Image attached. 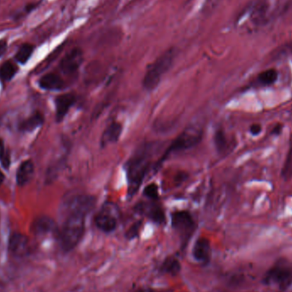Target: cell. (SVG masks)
Masks as SVG:
<instances>
[{"instance_id": "24", "label": "cell", "mask_w": 292, "mask_h": 292, "mask_svg": "<svg viewBox=\"0 0 292 292\" xmlns=\"http://www.w3.org/2000/svg\"><path fill=\"white\" fill-rule=\"evenodd\" d=\"M281 175L284 180H289L292 177V140L282 168Z\"/></svg>"}, {"instance_id": "5", "label": "cell", "mask_w": 292, "mask_h": 292, "mask_svg": "<svg viewBox=\"0 0 292 292\" xmlns=\"http://www.w3.org/2000/svg\"><path fill=\"white\" fill-rule=\"evenodd\" d=\"M264 282L268 285L286 289L292 284V265L286 260H279L266 273Z\"/></svg>"}, {"instance_id": "12", "label": "cell", "mask_w": 292, "mask_h": 292, "mask_svg": "<svg viewBox=\"0 0 292 292\" xmlns=\"http://www.w3.org/2000/svg\"><path fill=\"white\" fill-rule=\"evenodd\" d=\"M192 255L197 262L202 264L208 263L211 257V246L208 239L204 237L197 238L194 244Z\"/></svg>"}, {"instance_id": "30", "label": "cell", "mask_w": 292, "mask_h": 292, "mask_svg": "<svg viewBox=\"0 0 292 292\" xmlns=\"http://www.w3.org/2000/svg\"><path fill=\"white\" fill-rule=\"evenodd\" d=\"M4 154H5V145H4L3 141L0 140V161L3 157Z\"/></svg>"}, {"instance_id": "19", "label": "cell", "mask_w": 292, "mask_h": 292, "mask_svg": "<svg viewBox=\"0 0 292 292\" xmlns=\"http://www.w3.org/2000/svg\"><path fill=\"white\" fill-rule=\"evenodd\" d=\"M43 122H44L43 115L41 113L36 112L20 124V130L23 132H32L38 127H40Z\"/></svg>"}, {"instance_id": "6", "label": "cell", "mask_w": 292, "mask_h": 292, "mask_svg": "<svg viewBox=\"0 0 292 292\" xmlns=\"http://www.w3.org/2000/svg\"><path fill=\"white\" fill-rule=\"evenodd\" d=\"M171 224L174 230L180 236L183 246H186L196 228L193 216L188 211H175L171 216Z\"/></svg>"}, {"instance_id": "29", "label": "cell", "mask_w": 292, "mask_h": 292, "mask_svg": "<svg viewBox=\"0 0 292 292\" xmlns=\"http://www.w3.org/2000/svg\"><path fill=\"white\" fill-rule=\"evenodd\" d=\"M7 50V41L6 39L0 40V58L5 54Z\"/></svg>"}, {"instance_id": "17", "label": "cell", "mask_w": 292, "mask_h": 292, "mask_svg": "<svg viewBox=\"0 0 292 292\" xmlns=\"http://www.w3.org/2000/svg\"><path fill=\"white\" fill-rule=\"evenodd\" d=\"M34 166L33 161L27 160L20 165L17 172V182L19 186L27 185L33 176Z\"/></svg>"}, {"instance_id": "22", "label": "cell", "mask_w": 292, "mask_h": 292, "mask_svg": "<svg viewBox=\"0 0 292 292\" xmlns=\"http://www.w3.org/2000/svg\"><path fill=\"white\" fill-rule=\"evenodd\" d=\"M17 72V67L11 62H6L0 67V79L9 81L13 78Z\"/></svg>"}, {"instance_id": "28", "label": "cell", "mask_w": 292, "mask_h": 292, "mask_svg": "<svg viewBox=\"0 0 292 292\" xmlns=\"http://www.w3.org/2000/svg\"><path fill=\"white\" fill-rule=\"evenodd\" d=\"M249 131L252 135H258L262 132V126L260 124H254L251 127Z\"/></svg>"}, {"instance_id": "2", "label": "cell", "mask_w": 292, "mask_h": 292, "mask_svg": "<svg viewBox=\"0 0 292 292\" xmlns=\"http://www.w3.org/2000/svg\"><path fill=\"white\" fill-rule=\"evenodd\" d=\"M68 217L61 230L60 245L63 252L74 249L81 241L85 233L86 217L89 212L80 208L67 207Z\"/></svg>"}, {"instance_id": "18", "label": "cell", "mask_w": 292, "mask_h": 292, "mask_svg": "<svg viewBox=\"0 0 292 292\" xmlns=\"http://www.w3.org/2000/svg\"><path fill=\"white\" fill-rule=\"evenodd\" d=\"M214 143L216 150L221 155H226L229 151L230 144L227 134L222 129L216 130L214 135Z\"/></svg>"}, {"instance_id": "25", "label": "cell", "mask_w": 292, "mask_h": 292, "mask_svg": "<svg viewBox=\"0 0 292 292\" xmlns=\"http://www.w3.org/2000/svg\"><path fill=\"white\" fill-rule=\"evenodd\" d=\"M144 195H145V197H148L149 199L151 200V201L158 199V186H156V184H149L144 190Z\"/></svg>"}, {"instance_id": "26", "label": "cell", "mask_w": 292, "mask_h": 292, "mask_svg": "<svg viewBox=\"0 0 292 292\" xmlns=\"http://www.w3.org/2000/svg\"><path fill=\"white\" fill-rule=\"evenodd\" d=\"M140 227H141V224H140V222L133 225L129 228V231L127 232V238H129V239H134V238L138 237V235L140 233Z\"/></svg>"}, {"instance_id": "15", "label": "cell", "mask_w": 292, "mask_h": 292, "mask_svg": "<svg viewBox=\"0 0 292 292\" xmlns=\"http://www.w3.org/2000/svg\"><path fill=\"white\" fill-rule=\"evenodd\" d=\"M139 210L156 224L162 225L166 221V216L163 210L159 205L145 204L140 206Z\"/></svg>"}, {"instance_id": "31", "label": "cell", "mask_w": 292, "mask_h": 292, "mask_svg": "<svg viewBox=\"0 0 292 292\" xmlns=\"http://www.w3.org/2000/svg\"><path fill=\"white\" fill-rule=\"evenodd\" d=\"M291 5L292 0H286V3L284 4V6H283L284 7H283V8H284V10H285V9L288 8V7H289Z\"/></svg>"}, {"instance_id": "16", "label": "cell", "mask_w": 292, "mask_h": 292, "mask_svg": "<svg viewBox=\"0 0 292 292\" xmlns=\"http://www.w3.org/2000/svg\"><path fill=\"white\" fill-rule=\"evenodd\" d=\"M39 87L47 91H59L64 88V82L59 75L56 74H45L39 79Z\"/></svg>"}, {"instance_id": "23", "label": "cell", "mask_w": 292, "mask_h": 292, "mask_svg": "<svg viewBox=\"0 0 292 292\" xmlns=\"http://www.w3.org/2000/svg\"><path fill=\"white\" fill-rule=\"evenodd\" d=\"M33 52V46L31 44H23L21 46L17 55H16V59L17 62L22 64L27 63L28 59L30 58L32 56V53Z\"/></svg>"}, {"instance_id": "11", "label": "cell", "mask_w": 292, "mask_h": 292, "mask_svg": "<svg viewBox=\"0 0 292 292\" xmlns=\"http://www.w3.org/2000/svg\"><path fill=\"white\" fill-rule=\"evenodd\" d=\"M75 102L76 97L73 93H64L56 98V118L58 121H62L64 119L69 109L74 106Z\"/></svg>"}, {"instance_id": "13", "label": "cell", "mask_w": 292, "mask_h": 292, "mask_svg": "<svg viewBox=\"0 0 292 292\" xmlns=\"http://www.w3.org/2000/svg\"><path fill=\"white\" fill-rule=\"evenodd\" d=\"M122 124L118 121H112L107 126L104 133L102 134L100 140L101 147L104 148L109 145H112L120 140L122 134Z\"/></svg>"}, {"instance_id": "14", "label": "cell", "mask_w": 292, "mask_h": 292, "mask_svg": "<svg viewBox=\"0 0 292 292\" xmlns=\"http://www.w3.org/2000/svg\"><path fill=\"white\" fill-rule=\"evenodd\" d=\"M32 230L34 234L43 236L54 233L57 230V225L55 221L48 216H39L33 221Z\"/></svg>"}, {"instance_id": "32", "label": "cell", "mask_w": 292, "mask_h": 292, "mask_svg": "<svg viewBox=\"0 0 292 292\" xmlns=\"http://www.w3.org/2000/svg\"><path fill=\"white\" fill-rule=\"evenodd\" d=\"M4 178H5V176H4L3 174H2V173L0 172V184L2 183V182H3Z\"/></svg>"}, {"instance_id": "10", "label": "cell", "mask_w": 292, "mask_h": 292, "mask_svg": "<svg viewBox=\"0 0 292 292\" xmlns=\"http://www.w3.org/2000/svg\"><path fill=\"white\" fill-rule=\"evenodd\" d=\"M29 240L25 235L15 232L9 239V252L13 257H23L29 252Z\"/></svg>"}, {"instance_id": "20", "label": "cell", "mask_w": 292, "mask_h": 292, "mask_svg": "<svg viewBox=\"0 0 292 292\" xmlns=\"http://www.w3.org/2000/svg\"><path fill=\"white\" fill-rule=\"evenodd\" d=\"M181 270V265L179 260L175 257H170L164 260L161 265V272L170 274V275H177Z\"/></svg>"}, {"instance_id": "27", "label": "cell", "mask_w": 292, "mask_h": 292, "mask_svg": "<svg viewBox=\"0 0 292 292\" xmlns=\"http://www.w3.org/2000/svg\"><path fill=\"white\" fill-rule=\"evenodd\" d=\"M1 162L5 169H9L10 164H11V157H10V154L8 152L4 154L3 157L1 159Z\"/></svg>"}, {"instance_id": "21", "label": "cell", "mask_w": 292, "mask_h": 292, "mask_svg": "<svg viewBox=\"0 0 292 292\" xmlns=\"http://www.w3.org/2000/svg\"><path fill=\"white\" fill-rule=\"evenodd\" d=\"M278 76H279V74L277 70L270 68V69H267L265 71L260 73L257 76V81L260 85L271 86L277 81Z\"/></svg>"}, {"instance_id": "3", "label": "cell", "mask_w": 292, "mask_h": 292, "mask_svg": "<svg viewBox=\"0 0 292 292\" xmlns=\"http://www.w3.org/2000/svg\"><path fill=\"white\" fill-rule=\"evenodd\" d=\"M175 57L176 52L174 48H171L163 52L151 63L143 79V87L145 90L150 92L158 87L161 79L172 67Z\"/></svg>"}, {"instance_id": "1", "label": "cell", "mask_w": 292, "mask_h": 292, "mask_svg": "<svg viewBox=\"0 0 292 292\" xmlns=\"http://www.w3.org/2000/svg\"><path fill=\"white\" fill-rule=\"evenodd\" d=\"M154 145H140L128 160L125 165L127 180L129 186V196L134 197L140 190L150 169L153 157Z\"/></svg>"}, {"instance_id": "33", "label": "cell", "mask_w": 292, "mask_h": 292, "mask_svg": "<svg viewBox=\"0 0 292 292\" xmlns=\"http://www.w3.org/2000/svg\"><path fill=\"white\" fill-rule=\"evenodd\" d=\"M140 292H157V291H155V290H152V289H145V290H144V291H140Z\"/></svg>"}, {"instance_id": "9", "label": "cell", "mask_w": 292, "mask_h": 292, "mask_svg": "<svg viewBox=\"0 0 292 292\" xmlns=\"http://www.w3.org/2000/svg\"><path fill=\"white\" fill-rule=\"evenodd\" d=\"M84 59L83 52L79 48H74L63 57L60 62L61 70L66 74H72L78 71Z\"/></svg>"}, {"instance_id": "7", "label": "cell", "mask_w": 292, "mask_h": 292, "mask_svg": "<svg viewBox=\"0 0 292 292\" xmlns=\"http://www.w3.org/2000/svg\"><path fill=\"white\" fill-rule=\"evenodd\" d=\"M269 10V4L267 0H253L244 11L252 23L256 26L264 24Z\"/></svg>"}, {"instance_id": "4", "label": "cell", "mask_w": 292, "mask_h": 292, "mask_svg": "<svg viewBox=\"0 0 292 292\" xmlns=\"http://www.w3.org/2000/svg\"><path fill=\"white\" fill-rule=\"evenodd\" d=\"M202 138V130L194 127H190L185 129L179 136L175 138V140L170 144L166 151L163 153L161 158L159 159L156 166L159 168L160 165L166 161V159L170 158V156L182 152L185 150H190L191 148L195 147L198 145Z\"/></svg>"}, {"instance_id": "8", "label": "cell", "mask_w": 292, "mask_h": 292, "mask_svg": "<svg viewBox=\"0 0 292 292\" xmlns=\"http://www.w3.org/2000/svg\"><path fill=\"white\" fill-rule=\"evenodd\" d=\"M94 223L98 229L104 233H111L117 228L118 219L112 210L103 207L94 218Z\"/></svg>"}]
</instances>
